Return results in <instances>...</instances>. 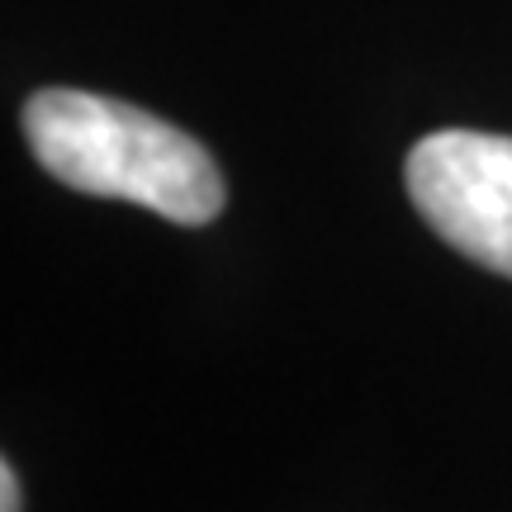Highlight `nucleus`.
Masks as SVG:
<instances>
[{"label":"nucleus","instance_id":"1","mask_svg":"<svg viewBox=\"0 0 512 512\" xmlns=\"http://www.w3.org/2000/svg\"><path fill=\"white\" fill-rule=\"evenodd\" d=\"M38 166L95 200H124L200 228L223 209V176L185 128L91 91H38L24 105Z\"/></svg>","mask_w":512,"mask_h":512},{"label":"nucleus","instance_id":"2","mask_svg":"<svg viewBox=\"0 0 512 512\" xmlns=\"http://www.w3.org/2000/svg\"><path fill=\"white\" fill-rule=\"evenodd\" d=\"M408 200L441 242L512 280V138L441 128L403 166Z\"/></svg>","mask_w":512,"mask_h":512},{"label":"nucleus","instance_id":"3","mask_svg":"<svg viewBox=\"0 0 512 512\" xmlns=\"http://www.w3.org/2000/svg\"><path fill=\"white\" fill-rule=\"evenodd\" d=\"M19 475H15V465L10 460H0V512H19Z\"/></svg>","mask_w":512,"mask_h":512}]
</instances>
